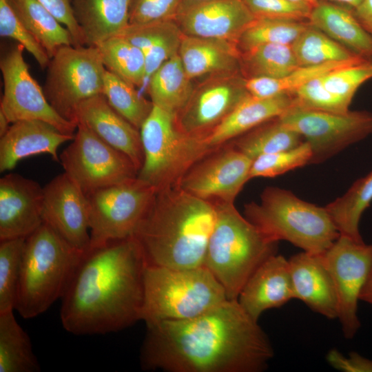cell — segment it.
I'll list each match as a JSON object with an SVG mask.
<instances>
[{"label":"cell","mask_w":372,"mask_h":372,"mask_svg":"<svg viewBox=\"0 0 372 372\" xmlns=\"http://www.w3.org/2000/svg\"><path fill=\"white\" fill-rule=\"evenodd\" d=\"M304 141L278 118L267 121L227 142L252 161L260 156L296 147Z\"/></svg>","instance_id":"cell-33"},{"label":"cell","mask_w":372,"mask_h":372,"mask_svg":"<svg viewBox=\"0 0 372 372\" xmlns=\"http://www.w3.org/2000/svg\"><path fill=\"white\" fill-rule=\"evenodd\" d=\"M245 82L241 73L207 77L194 87L188 102L175 116L178 127L189 135L206 138L250 95Z\"/></svg>","instance_id":"cell-14"},{"label":"cell","mask_w":372,"mask_h":372,"mask_svg":"<svg viewBox=\"0 0 372 372\" xmlns=\"http://www.w3.org/2000/svg\"><path fill=\"white\" fill-rule=\"evenodd\" d=\"M298 66L291 45L265 44L240 53L241 74L246 79L281 78Z\"/></svg>","instance_id":"cell-36"},{"label":"cell","mask_w":372,"mask_h":372,"mask_svg":"<svg viewBox=\"0 0 372 372\" xmlns=\"http://www.w3.org/2000/svg\"><path fill=\"white\" fill-rule=\"evenodd\" d=\"M146 265L133 236L85 253L61 298L63 327L74 335L105 334L141 320Z\"/></svg>","instance_id":"cell-2"},{"label":"cell","mask_w":372,"mask_h":372,"mask_svg":"<svg viewBox=\"0 0 372 372\" xmlns=\"http://www.w3.org/2000/svg\"><path fill=\"white\" fill-rule=\"evenodd\" d=\"M311 156L307 141L289 149L260 156L252 162L249 178L276 177L309 164Z\"/></svg>","instance_id":"cell-41"},{"label":"cell","mask_w":372,"mask_h":372,"mask_svg":"<svg viewBox=\"0 0 372 372\" xmlns=\"http://www.w3.org/2000/svg\"><path fill=\"white\" fill-rule=\"evenodd\" d=\"M39 362L29 335L14 311L0 313V372H39Z\"/></svg>","instance_id":"cell-31"},{"label":"cell","mask_w":372,"mask_h":372,"mask_svg":"<svg viewBox=\"0 0 372 372\" xmlns=\"http://www.w3.org/2000/svg\"><path fill=\"white\" fill-rule=\"evenodd\" d=\"M294 104L300 107L334 113H346L349 105L328 91L322 76L298 88L293 94Z\"/></svg>","instance_id":"cell-44"},{"label":"cell","mask_w":372,"mask_h":372,"mask_svg":"<svg viewBox=\"0 0 372 372\" xmlns=\"http://www.w3.org/2000/svg\"><path fill=\"white\" fill-rule=\"evenodd\" d=\"M216 220L213 203L178 185L156 191L133 236L147 265L178 269L205 266Z\"/></svg>","instance_id":"cell-3"},{"label":"cell","mask_w":372,"mask_h":372,"mask_svg":"<svg viewBox=\"0 0 372 372\" xmlns=\"http://www.w3.org/2000/svg\"><path fill=\"white\" fill-rule=\"evenodd\" d=\"M288 260L294 298L329 319L338 318L337 294L324 254L302 251Z\"/></svg>","instance_id":"cell-22"},{"label":"cell","mask_w":372,"mask_h":372,"mask_svg":"<svg viewBox=\"0 0 372 372\" xmlns=\"http://www.w3.org/2000/svg\"><path fill=\"white\" fill-rule=\"evenodd\" d=\"M278 118L309 144V164L321 163L372 134V112L368 111L334 113L293 104Z\"/></svg>","instance_id":"cell-12"},{"label":"cell","mask_w":372,"mask_h":372,"mask_svg":"<svg viewBox=\"0 0 372 372\" xmlns=\"http://www.w3.org/2000/svg\"><path fill=\"white\" fill-rule=\"evenodd\" d=\"M296 2H305L312 4L313 6L316 5L320 0H290Z\"/></svg>","instance_id":"cell-53"},{"label":"cell","mask_w":372,"mask_h":372,"mask_svg":"<svg viewBox=\"0 0 372 372\" xmlns=\"http://www.w3.org/2000/svg\"><path fill=\"white\" fill-rule=\"evenodd\" d=\"M364 60L368 59L360 58L317 65L298 66L281 78L254 77L247 79L245 85L249 93L256 97H271L280 94L293 95L298 88L316 78L322 76L329 72Z\"/></svg>","instance_id":"cell-34"},{"label":"cell","mask_w":372,"mask_h":372,"mask_svg":"<svg viewBox=\"0 0 372 372\" xmlns=\"http://www.w3.org/2000/svg\"><path fill=\"white\" fill-rule=\"evenodd\" d=\"M25 241L0 240V313L15 310Z\"/></svg>","instance_id":"cell-40"},{"label":"cell","mask_w":372,"mask_h":372,"mask_svg":"<svg viewBox=\"0 0 372 372\" xmlns=\"http://www.w3.org/2000/svg\"><path fill=\"white\" fill-rule=\"evenodd\" d=\"M216 223L204 265L223 287L228 299L238 297L255 270L276 254L278 242L242 216L234 203L214 202Z\"/></svg>","instance_id":"cell-5"},{"label":"cell","mask_w":372,"mask_h":372,"mask_svg":"<svg viewBox=\"0 0 372 372\" xmlns=\"http://www.w3.org/2000/svg\"><path fill=\"white\" fill-rule=\"evenodd\" d=\"M258 17L308 21L313 6L290 0H242Z\"/></svg>","instance_id":"cell-45"},{"label":"cell","mask_w":372,"mask_h":372,"mask_svg":"<svg viewBox=\"0 0 372 372\" xmlns=\"http://www.w3.org/2000/svg\"><path fill=\"white\" fill-rule=\"evenodd\" d=\"M105 70L96 46H61L47 67V100L60 116L78 125V106L103 94Z\"/></svg>","instance_id":"cell-9"},{"label":"cell","mask_w":372,"mask_h":372,"mask_svg":"<svg viewBox=\"0 0 372 372\" xmlns=\"http://www.w3.org/2000/svg\"><path fill=\"white\" fill-rule=\"evenodd\" d=\"M70 32L74 46L85 45L81 28L73 13L72 0H38Z\"/></svg>","instance_id":"cell-47"},{"label":"cell","mask_w":372,"mask_h":372,"mask_svg":"<svg viewBox=\"0 0 372 372\" xmlns=\"http://www.w3.org/2000/svg\"><path fill=\"white\" fill-rule=\"evenodd\" d=\"M0 35L17 41L42 69L47 68L50 61L48 53L25 28L8 0H0Z\"/></svg>","instance_id":"cell-43"},{"label":"cell","mask_w":372,"mask_h":372,"mask_svg":"<svg viewBox=\"0 0 372 372\" xmlns=\"http://www.w3.org/2000/svg\"><path fill=\"white\" fill-rule=\"evenodd\" d=\"M227 299L223 287L205 266L178 269L147 264L141 320H187Z\"/></svg>","instance_id":"cell-7"},{"label":"cell","mask_w":372,"mask_h":372,"mask_svg":"<svg viewBox=\"0 0 372 372\" xmlns=\"http://www.w3.org/2000/svg\"><path fill=\"white\" fill-rule=\"evenodd\" d=\"M43 187L17 174L0 179V240L26 238L43 223Z\"/></svg>","instance_id":"cell-19"},{"label":"cell","mask_w":372,"mask_h":372,"mask_svg":"<svg viewBox=\"0 0 372 372\" xmlns=\"http://www.w3.org/2000/svg\"><path fill=\"white\" fill-rule=\"evenodd\" d=\"M327 360L333 368L342 371H372V361L355 352H351L349 357L346 358L337 349H331L327 355Z\"/></svg>","instance_id":"cell-48"},{"label":"cell","mask_w":372,"mask_h":372,"mask_svg":"<svg viewBox=\"0 0 372 372\" xmlns=\"http://www.w3.org/2000/svg\"><path fill=\"white\" fill-rule=\"evenodd\" d=\"M293 298L289 260L274 254L251 274L237 300L243 310L258 322L265 311L280 307Z\"/></svg>","instance_id":"cell-21"},{"label":"cell","mask_w":372,"mask_h":372,"mask_svg":"<svg viewBox=\"0 0 372 372\" xmlns=\"http://www.w3.org/2000/svg\"><path fill=\"white\" fill-rule=\"evenodd\" d=\"M84 254L43 223L25 238L15 310L32 318L61 299Z\"/></svg>","instance_id":"cell-4"},{"label":"cell","mask_w":372,"mask_h":372,"mask_svg":"<svg viewBox=\"0 0 372 372\" xmlns=\"http://www.w3.org/2000/svg\"><path fill=\"white\" fill-rule=\"evenodd\" d=\"M291 46L300 66L317 65L362 58L310 23Z\"/></svg>","instance_id":"cell-37"},{"label":"cell","mask_w":372,"mask_h":372,"mask_svg":"<svg viewBox=\"0 0 372 372\" xmlns=\"http://www.w3.org/2000/svg\"><path fill=\"white\" fill-rule=\"evenodd\" d=\"M156 192L155 187L136 177L87 195L90 227L89 250L133 236Z\"/></svg>","instance_id":"cell-10"},{"label":"cell","mask_w":372,"mask_h":372,"mask_svg":"<svg viewBox=\"0 0 372 372\" xmlns=\"http://www.w3.org/2000/svg\"><path fill=\"white\" fill-rule=\"evenodd\" d=\"M43 221L75 249L86 253L90 247L87 195L65 172L43 187Z\"/></svg>","instance_id":"cell-17"},{"label":"cell","mask_w":372,"mask_h":372,"mask_svg":"<svg viewBox=\"0 0 372 372\" xmlns=\"http://www.w3.org/2000/svg\"><path fill=\"white\" fill-rule=\"evenodd\" d=\"M372 79V60L351 64L322 76L325 88L350 105L358 89Z\"/></svg>","instance_id":"cell-42"},{"label":"cell","mask_w":372,"mask_h":372,"mask_svg":"<svg viewBox=\"0 0 372 372\" xmlns=\"http://www.w3.org/2000/svg\"><path fill=\"white\" fill-rule=\"evenodd\" d=\"M131 0H72L85 45L96 46L129 25Z\"/></svg>","instance_id":"cell-26"},{"label":"cell","mask_w":372,"mask_h":372,"mask_svg":"<svg viewBox=\"0 0 372 372\" xmlns=\"http://www.w3.org/2000/svg\"><path fill=\"white\" fill-rule=\"evenodd\" d=\"M6 116L0 110V137H2L9 130L11 125Z\"/></svg>","instance_id":"cell-51"},{"label":"cell","mask_w":372,"mask_h":372,"mask_svg":"<svg viewBox=\"0 0 372 372\" xmlns=\"http://www.w3.org/2000/svg\"><path fill=\"white\" fill-rule=\"evenodd\" d=\"M29 32L51 59L63 45H74L68 30L38 0H8Z\"/></svg>","instance_id":"cell-30"},{"label":"cell","mask_w":372,"mask_h":372,"mask_svg":"<svg viewBox=\"0 0 372 372\" xmlns=\"http://www.w3.org/2000/svg\"><path fill=\"white\" fill-rule=\"evenodd\" d=\"M333 1H337L347 4L352 8V9L357 7L362 0H332Z\"/></svg>","instance_id":"cell-52"},{"label":"cell","mask_w":372,"mask_h":372,"mask_svg":"<svg viewBox=\"0 0 372 372\" xmlns=\"http://www.w3.org/2000/svg\"><path fill=\"white\" fill-rule=\"evenodd\" d=\"M253 161L226 143L195 163L183 176L178 186L199 198L234 203L250 180Z\"/></svg>","instance_id":"cell-16"},{"label":"cell","mask_w":372,"mask_h":372,"mask_svg":"<svg viewBox=\"0 0 372 372\" xmlns=\"http://www.w3.org/2000/svg\"><path fill=\"white\" fill-rule=\"evenodd\" d=\"M178 55L192 80L241 73L240 52L235 43L227 40L184 35Z\"/></svg>","instance_id":"cell-24"},{"label":"cell","mask_w":372,"mask_h":372,"mask_svg":"<svg viewBox=\"0 0 372 372\" xmlns=\"http://www.w3.org/2000/svg\"><path fill=\"white\" fill-rule=\"evenodd\" d=\"M324 258L335 288L342 333L352 338L360 327L358 302L372 263V245L340 235Z\"/></svg>","instance_id":"cell-15"},{"label":"cell","mask_w":372,"mask_h":372,"mask_svg":"<svg viewBox=\"0 0 372 372\" xmlns=\"http://www.w3.org/2000/svg\"><path fill=\"white\" fill-rule=\"evenodd\" d=\"M24 48L17 44L0 61L3 94L0 110L10 123L24 120H39L61 132L74 135L77 125L61 116L50 104L44 91L33 79L23 56Z\"/></svg>","instance_id":"cell-13"},{"label":"cell","mask_w":372,"mask_h":372,"mask_svg":"<svg viewBox=\"0 0 372 372\" xmlns=\"http://www.w3.org/2000/svg\"><path fill=\"white\" fill-rule=\"evenodd\" d=\"M76 115L78 123L83 124L104 142L126 154L139 172L144 160L140 130L113 109L103 94L83 101Z\"/></svg>","instance_id":"cell-20"},{"label":"cell","mask_w":372,"mask_h":372,"mask_svg":"<svg viewBox=\"0 0 372 372\" xmlns=\"http://www.w3.org/2000/svg\"><path fill=\"white\" fill-rule=\"evenodd\" d=\"M74 137L39 120L13 123L0 139V172L11 170L21 160L41 154H48L60 163L58 149Z\"/></svg>","instance_id":"cell-23"},{"label":"cell","mask_w":372,"mask_h":372,"mask_svg":"<svg viewBox=\"0 0 372 372\" xmlns=\"http://www.w3.org/2000/svg\"><path fill=\"white\" fill-rule=\"evenodd\" d=\"M372 202V172L357 180L341 197L329 203L326 209L340 236L363 242L359 224Z\"/></svg>","instance_id":"cell-32"},{"label":"cell","mask_w":372,"mask_h":372,"mask_svg":"<svg viewBox=\"0 0 372 372\" xmlns=\"http://www.w3.org/2000/svg\"><path fill=\"white\" fill-rule=\"evenodd\" d=\"M244 214L271 240H287L311 254L325 253L340 236L325 207L277 187H266L260 203L246 204Z\"/></svg>","instance_id":"cell-6"},{"label":"cell","mask_w":372,"mask_h":372,"mask_svg":"<svg viewBox=\"0 0 372 372\" xmlns=\"http://www.w3.org/2000/svg\"><path fill=\"white\" fill-rule=\"evenodd\" d=\"M103 94L119 114L140 130L153 103L141 96L134 86L105 70Z\"/></svg>","instance_id":"cell-39"},{"label":"cell","mask_w":372,"mask_h":372,"mask_svg":"<svg viewBox=\"0 0 372 372\" xmlns=\"http://www.w3.org/2000/svg\"><path fill=\"white\" fill-rule=\"evenodd\" d=\"M96 47L106 70L134 86H143L146 62L138 47L119 35L109 38Z\"/></svg>","instance_id":"cell-35"},{"label":"cell","mask_w":372,"mask_h":372,"mask_svg":"<svg viewBox=\"0 0 372 372\" xmlns=\"http://www.w3.org/2000/svg\"><path fill=\"white\" fill-rule=\"evenodd\" d=\"M294 104L292 95L245 98L206 138L211 147L220 146L257 126L278 118Z\"/></svg>","instance_id":"cell-25"},{"label":"cell","mask_w":372,"mask_h":372,"mask_svg":"<svg viewBox=\"0 0 372 372\" xmlns=\"http://www.w3.org/2000/svg\"><path fill=\"white\" fill-rule=\"evenodd\" d=\"M140 133L144 160L137 177L156 191L178 185L195 163L218 147L182 132L174 115L155 105Z\"/></svg>","instance_id":"cell-8"},{"label":"cell","mask_w":372,"mask_h":372,"mask_svg":"<svg viewBox=\"0 0 372 372\" xmlns=\"http://www.w3.org/2000/svg\"><path fill=\"white\" fill-rule=\"evenodd\" d=\"M308 21L258 17L236 41L240 53L265 44L291 45L307 28Z\"/></svg>","instance_id":"cell-38"},{"label":"cell","mask_w":372,"mask_h":372,"mask_svg":"<svg viewBox=\"0 0 372 372\" xmlns=\"http://www.w3.org/2000/svg\"><path fill=\"white\" fill-rule=\"evenodd\" d=\"M194 87L177 54L152 74L147 92L154 105L176 116L188 102Z\"/></svg>","instance_id":"cell-29"},{"label":"cell","mask_w":372,"mask_h":372,"mask_svg":"<svg viewBox=\"0 0 372 372\" xmlns=\"http://www.w3.org/2000/svg\"><path fill=\"white\" fill-rule=\"evenodd\" d=\"M308 21L355 54L372 60V37L355 17L353 9L320 0L313 6Z\"/></svg>","instance_id":"cell-27"},{"label":"cell","mask_w":372,"mask_h":372,"mask_svg":"<svg viewBox=\"0 0 372 372\" xmlns=\"http://www.w3.org/2000/svg\"><path fill=\"white\" fill-rule=\"evenodd\" d=\"M183 0H131L129 24L174 19Z\"/></svg>","instance_id":"cell-46"},{"label":"cell","mask_w":372,"mask_h":372,"mask_svg":"<svg viewBox=\"0 0 372 372\" xmlns=\"http://www.w3.org/2000/svg\"><path fill=\"white\" fill-rule=\"evenodd\" d=\"M145 324L140 357L145 370L260 372L273 356L267 335L238 300L190 319Z\"/></svg>","instance_id":"cell-1"},{"label":"cell","mask_w":372,"mask_h":372,"mask_svg":"<svg viewBox=\"0 0 372 372\" xmlns=\"http://www.w3.org/2000/svg\"><path fill=\"white\" fill-rule=\"evenodd\" d=\"M359 299L369 304H372V263L365 282L360 291Z\"/></svg>","instance_id":"cell-50"},{"label":"cell","mask_w":372,"mask_h":372,"mask_svg":"<svg viewBox=\"0 0 372 372\" xmlns=\"http://www.w3.org/2000/svg\"><path fill=\"white\" fill-rule=\"evenodd\" d=\"M118 35L143 52L146 62L145 81L164 62L178 54L184 36L174 19L129 24Z\"/></svg>","instance_id":"cell-28"},{"label":"cell","mask_w":372,"mask_h":372,"mask_svg":"<svg viewBox=\"0 0 372 372\" xmlns=\"http://www.w3.org/2000/svg\"><path fill=\"white\" fill-rule=\"evenodd\" d=\"M59 155L66 173L88 195L138 176V169L124 153L79 123L74 138Z\"/></svg>","instance_id":"cell-11"},{"label":"cell","mask_w":372,"mask_h":372,"mask_svg":"<svg viewBox=\"0 0 372 372\" xmlns=\"http://www.w3.org/2000/svg\"><path fill=\"white\" fill-rule=\"evenodd\" d=\"M255 19L242 0H183L174 20L185 36L236 44Z\"/></svg>","instance_id":"cell-18"},{"label":"cell","mask_w":372,"mask_h":372,"mask_svg":"<svg viewBox=\"0 0 372 372\" xmlns=\"http://www.w3.org/2000/svg\"><path fill=\"white\" fill-rule=\"evenodd\" d=\"M353 12L365 30L372 37V0H362Z\"/></svg>","instance_id":"cell-49"},{"label":"cell","mask_w":372,"mask_h":372,"mask_svg":"<svg viewBox=\"0 0 372 372\" xmlns=\"http://www.w3.org/2000/svg\"><path fill=\"white\" fill-rule=\"evenodd\" d=\"M189 1H205V0H189Z\"/></svg>","instance_id":"cell-54"}]
</instances>
